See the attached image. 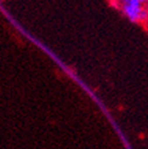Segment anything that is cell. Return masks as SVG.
<instances>
[{
    "label": "cell",
    "mask_w": 148,
    "mask_h": 149,
    "mask_svg": "<svg viewBox=\"0 0 148 149\" xmlns=\"http://www.w3.org/2000/svg\"><path fill=\"white\" fill-rule=\"evenodd\" d=\"M121 10L131 22H143L148 18V11L140 0H126L123 3Z\"/></svg>",
    "instance_id": "1"
},
{
    "label": "cell",
    "mask_w": 148,
    "mask_h": 149,
    "mask_svg": "<svg viewBox=\"0 0 148 149\" xmlns=\"http://www.w3.org/2000/svg\"><path fill=\"white\" fill-rule=\"evenodd\" d=\"M147 11H148V5H147Z\"/></svg>",
    "instance_id": "2"
}]
</instances>
